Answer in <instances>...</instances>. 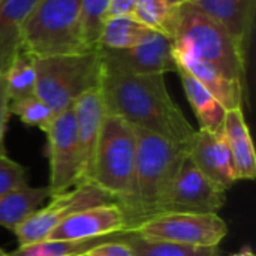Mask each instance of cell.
Segmentation results:
<instances>
[{
	"mask_svg": "<svg viewBox=\"0 0 256 256\" xmlns=\"http://www.w3.org/2000/svg\"><path fill=\"white\" fill-rule=\"evenodd\" d=\"M224 138L232 158L237 180H254L256 177L255 148L242 108L226 111Z\"/></svg>",
	"mask_w": 256,
	"mask_h": 256,
	"instance_id": "obj_17",
	"label": "cell"
},
{
	"mask_svg": "<svg viewBox=\"0 0 256 256\" xmlns=\"http://www.w3.org/2000/svg\"><path fill=\"white\" fill-rule=\"evenodd\" d=\"M188 100L198 118L200 130L212 134H222L226 110L214 99V96L190 74L183 69H177Z\"/></svg>",
	"mask_w": 256,
	"mask_h": 256,
	"instance_id": "obj_19",
	"label": "cell"
},
{
	"mask_svg": "<svg viewBox=\"0 0 256 256\" xmlns=\"http://www.w3.org/2000/svg\"><path fill=\"white\" fill-rule=\"evenodd\" d=\"M177 6H171L166 0H136L132 18L144 27L172 39L176 33Z\"/></svg>",
	"mask_w": 256,
	"mask_h": 256,
	"instance_id": "obj_25",
	"label": "cell"
},
{
	"mask_svg": "<svg viewBox=\"0 0 256 256\" xmlns=\"http://www.w3.org/2000/svg\"><path fill=\"white\" fill-rule=\"evenodd\" d=\"M34 94L56 114L74 106L86 92L100 86L104 66L98 50L34 57Z\"/></svg>",
	"mask_w": 256,
	"mask_h": 256,
	"instance_id": "obj_5",
	"label": "cell"
},
{
	"mask_svg": "<svg viewBox=\"0 0 256 256\" xmlns=\"http://www.w3.org/2000/svg\"><path fill=\"white\" fill-rule=\"evenodd\" d=\"M26 184L27 170L8 154H0V198Z\"/></svg>",
	"mask_w": 256,
	"mask_h": 256,
	"instance_id": "obj_28",
	"label": "cell"
},
{
	"mask_svg": "<svg viewBox=\"0 0 256 256\" xmlns=\"http://www.w3.org/2000/svg\"><path fill=\"white\" fill-rule=\"evenodd\" d=\"M172 40L176 48L214 66L226 78L240 82L244 81L246 54L219 22L190 0L177 6Z\"/></svg>",
	"mask_w": 256,
	"mask_h": 256,
	"instance_id": "obj_4",
	"label": "cell"
},
{
	"mask_svg": "<svg viewBox=\"0 0 256 256\" xmlns=\"http://www.w3.org/2000/svg\"><path fill=\"white\" fill-rule=\"evenodd\" d=\"M78 150H80V184L88 183L93 171L94 154L99 142L104 118L106 116L100 86L81 94L74 104Z\"/></svg>",
	"mask_w": 256,
	"mask_h": 256,
	"instance_id": "obj_12",
	"label": "cell"
},
{
	"mask_svg": "<svg viewBox=\"0 0 256 256\" xmlns=\"http://www.w3.org/2000/svg\"><path fill=\"white\" fill-rule=\"evenodd\" d=\"M130 231L153 240L196 248H218L228 236V226L218 213L165 212L152 216Z\"/></svg>",
	"mask_w": 256,
	"mask_h": 256,
	"instance_id": "obj_7",
	"label": "cell"
},
{
	"mask_svg": "<svg viewBox=\"0 0 256 256\" xmlns=\"http://www.w3.org/2000/svg\"><path fill=\"white\" fill-rule=\"evenodd\" d=\"M136 0H111L108 9V18L111 16H132Z\"/></svg>",
	"mask_w": 256,
	"mask_h": 256,
	"instance_id": "obj_31",
	"label": "cell"
},
{
	"mask_svg": "<svg viewBox=\"0 0 256 256\" xmlns=\"http://www.w3.org/2000/svg\"><path fill=\"white\" fill-rule=\"evenodd\" d=\"M174 40L164 33H152L138 45L126 50L98 48L102 66L108 70L128 74H165L177 72L172 57Z\"/></svg>",
	"mask_w": 256,
	"mask_h": 256,
	"instance_id": "obj_10",
	"label": "cell"
},
{
	"mask_svg": "<svg viewBox=\"0 0 256 256\" xmlns=\"http://www.w3.org/2000/svg\"><path fill=\"white\" fill-rule=\"evenodd\" d=\"M188 156L196 168L220 189L228 190L237 182L224 132L212 134L207 130H196L188 148Z\"/></svg>",
	"mask_w": 256,
	"mask_h": 256,
	"instance_id": "obj_14",
	"label": "cell"
},
{
	"mask_svg": "<svg viewBox=\"0 0 256 256\" xmlns=\"http://www.w3.org/2000/svg\"><path fill=\"white\" fill-rule=\"evenodd\" d=\"M171 6H177V4H180V3H183V2H186V0H166Z\"/></svg>",
	"mask_w": 256,
	"mask_h": 256,
	"instance_id": "obj_33",
	"label": "cell"
},
{
	"mask_svg": "<svg viewBox=\"0 0 256 256\" xmlns=\"http://www.w3.org/2000/svg\"><path fill=\"white\" fill-rule=\"evenodd\" d=\"M39 0H4L0 4V75L6 72L21 46L26 18Z\"/></svg>",
	"mask_w": 256,
	"mask_h": 256,
	"instance_id": "obj_18",
	"label": "cell"
},
{
	"mask_svg": "<svg viewBox=\"0 0 256 256\" xmlns=\"http://www.w3.org/2000/svg\"><path fill=\"white\" fill-rule=\"evenodd\" d=\"M123 232L111 234L99 238H90V240H48L46 238L28 246L18 248L16 250L6 254L4 256H82L102 243L118 240L123 236Z\"/></svg>",
	"mask_w": 256,
	"mask_h": 256,
	"instance_id": "obj_21",
	"label": "cell"
},
{
	"mask_svg": "<svg viewBox=\"0 0 256 256\" xmlns=\"http://www.w3.org/2000/svg\"><path fill=\"white\" fill-rule=\"evenodd\" d=\"M128 231L123 210L116 204H104L78 212L64 219L48 240H90ZM45 238V240H46Z\"/></svg>",
	"mask_w": 256,
	"mask_h": 256,
	"instance_id": "obj_13",
	"label": "cell"
},
{
	"mask_svg": "<svg viewBox=\"0 0 256 256\" xmlns=\"http://www.w3.org/2000/svg\"><path fill=\"white\" fill-rule=\"evenodd\" d=\"M51 198L48 188H32L28 184L0 198V226L14 231L24 219L34 213Z\"/></svg>",
	"mask_w": 256,
	"mask_h": 256,
	"instance_id": "obj_20",
	"label": "cell"
},
{
	"mask_svg": "<svg viewBox=\"0 0 256 256\" xmlns=\"http://www.w3.org/2000/svg\"><path fill=\"white\" fill-rule=\"evenodd\" d=\"M122 240L132 249L134 256H219L218 248H196L153 240L146 238L134 231H126Z\"/></svg>",
	"mask_w": 256,
	"mask_h": 256,
	"instance_id": "obj_22",
	"label": "cell"
},
{
	"mask_svg": "<svg viewBox=\"0 0 256 256\" xmlns=\"http://www.w3.org/2000/svg\"><path fill=\"white\" fill-rule=\"evenodd\" d=\"M3 78L9 104L33 96L36 87L34 57L24 48H21L14 57L9 68L6 69V72L3 74Z\"/></svg>",
	"mask_w": 256,
	"mask_h": 256,
	"instance_id": "obj_24",
	"label": "cell"
},
{
	"mask_svg": "<svg viewBox=\"0 0 256 256\" xmlns=\"http://www.w3.org/2000/svg\"><path fill=\"white\" fill-rule=\"evenodd\" d=\"M190 2H198V0H190Z\"/></svg>",
	"mask_w": 256,
	"mask_h": 256,
	"instance_id": "obj_36",
	"label": "cell"
},
{
	"mask_svg": "<svg viewBox=\"0 0 256 256\" xmlns=\"http://www.w3.org/2000/svg\"><path fill=\"white\" fill-rule=\"evenodd\" d=\"M100 92L106 114L189 148L196 130L171 98L164 74H128L104 68Z\"/></svg>",
	"mask_w": 256,
	"mask_h": 256,
	"instance_id": "obj_1",
	"label": "cell"
},
{
	"mask_svg": "<svg viewBox=\"0 0 256 256\" xmlns=\"http://www.w3.org/2000/svg\"><path fill=\"white\" fill-rule=\"evenodd\" d=\"M252 2H254V0H252Z\"/></svg>",
	"mask_w": 256,
	"mask_h": 256,
	"instance_id": "obj_38",
	"label": "cell"
},
{
	"mask_svg": "<svg viewBox=\"0 0 256 256\" xmlns=\"http://www.w3.org/2000/svg\"><path fill=\"white\" fill-rule=\"evenodd\" d=\"M82 256H86V255H82Z\"/></svg>",
	"mask_w": 256,
	"mask_h": 256,
	"instance_id": "obj_37",
	"label": "cell"
},
{
	"mask_svg": "<svg viewBox=\"0 0 256 256\" xmlns=\"http://www.w3.org/2000/svg\"><path fill=\"white\" fill-rule=\"evenodd\" d=\"M230 256H255V254L252 252V249H250L249 246H244V248H242L238 252H236V254H232V255Z\"/></svg>",
	"mask_w": 256,
	"mask_h": 256,
	"instance_id": "obj_32",
	"label": "cell"
},
{
	"mask_svg": "<svg viewBox=\"0 0 256 256\" xmlns=\"http://www.w3.org/2000/svg\"><path fill=\"white\" fill-rule=\"evenodd\" d=\"M6 255V252L3 250V249H0V256H4Z\"/></svg>",
	"mask_w": 256,
	"mask_h": 256,
	"instance_id": "obj_34",
	"label": "cell"
},
{
	"mask_svg": "<svg viewBox=\"0 0 256 256\" xmlns=\"http://www.w3.org/2000/svg\"><path fill=\"white\" fill-rule=\"evenodd\" d=\"M226 202V190L207 178L186 154L176 177L166 212L218 213Z\"/></svg>",
	"mask_w": 256,
	"mask_h": 256,
	"instance_id": "obj_11",
	"label": "cell"
},
{
	"mask_svg": "<svg viewBox=\"0 0 256 256\" xmlns=\"http://www.w3.org/2000/svg\"><path fill=\"white\" fill-rule=\"evenodd\" d=\"M3 2H4V0H0V4H2V3H3Z\"/></svg>",
	"mask_w": 256,
	"mask_h": 256,
	"instance_id": "obj_35",
	"label": "cell"
},
{
	"mask_svg": "<svg viewBox=\"0 0 256 256\" xmlns=\"http://www.w3.org/2000/svg\"><path fill=\"white\" fill-rule=\"evenodd\" d=\"M50 200L48 206L38 208L12 231L20 243L18 248L45 240L64 219L78 212L114 202L106 192L93 183L76 184L66 192L51 196Z\"/></svg>",
	"mask_w": 256,
	"mask_h": 256,
	"instance_id": "obj_8",
	"label": "cell"
},
{
	"mask_svg": "<svg viewBox=\"0 0 256 256\" xmlns=\"http://www.w3.org/2000/svg\"><path fill=\"white\" fill-rule=\"evenodd\" d=\"M80 14L81 0H39L22 24L21 46L38 58L92 51L81 38Z\"/></svg>",
	"mask_w": 256,
	"mask_h": 256,
	"instance_id": "obj_6",
	"label": "cell"
},
{
	"mask_svg": "<svg viewBox=\"0 0 256 256\" xmlns=\"http://www.w3.org/2000/svg\"><path fill=\"white\" fill-rule=\"evenodd\" d=\"M9 112L18 116L24 124L39 128L40 130H44L56 116V112L36 94L16 102H10Z\"/></svg>",
	"mask_w": 256,
	"mask_h": 256,
	"instance_id": "obj_27",
	"label": "cell"
},
{
	"mask_svg": "<svg viewBox=\"0 0 256 256\" xmlns=\"http://www.w3.org/2000/svg\"><path fill=\"white\" fill-rule=\"evenodd\" d=\"M152 33L150 28L140 24L132 16H111L106 18L98 48L126 50L138 45Z\"/></svg>",
	"mask_w": 256,
	"mask_h": 256,
	"instance_id": "obj_23",
	"label": "cell"
},
{
	"mask_svg": "<svg viewBox=\"0 0 256 256\" xmlns=\"http://www.w3.org/2000/svg\"><path fill=\"white\" fill-rule=\"evenodd\" d=\"M136 138L130 123L106 114L102 123L88 183L106 192L123 210L128 231L135 213Z\"/></svg>",
	"mask_w": 256,
	"mask_h": 256,
	"instance_id": "obj_3",
	"label": "cell"
},
{
	"mask_svg": "<svg viewBox=\"0 0 256 256\" xmlns=\"http://www.w3.org/2000/svg\"><path fill=\"white\" fill-rule=\"evenodd\" d=\"M136 138L135 159V213L129 231L140 222L165 213L168 200L188 154L180 144L150 130L134 126Z\"/></svg>",
	"mask_w": 256,
	"mask_h": 256,
	"instance_id": "obj_2",
	"label": "cell"
},
{
	"mask_svg": "<svg viewBox=\"0 0 256 256\" xmlns=\"http://www.w3.org/2000/svg\"><path fill=\"white\" fill-rule=\"evenodd\" d=\"M194 3L219 22L246 54L252 27V0H198Z\"/></svg>",
	"mask_w": 256,
	"mask_h": 256,
	"instance_id": "obj_16",
	"label": "cell"
},
{
	"mask_svg": "<svg viewBox=\"0 0 256 256\" xmlns=\"http://www.w3.org/2000/svg\"><path fill=\"white\" fill-rule=\"evenodd\" d=\"M9 98L6 92V84L3 75H0V154H6L4 150V132L9 118Z\"/></svg>",
	"mask_w": 256,
	"mask_h": 256,
	"instance_id": "obj_30",
	"label": "cell"
},
{
	"mask_svg": "<svg viewBox=\"0 0 256 256\" xmlns=\"http://www.w3.org/2000/svg\"><path fill=\"white\" fill-rule=\"evenodd\" d=\"M111 0H81V38L87 50H98Z\"/></svg>",
	"mask_w": 256,
	"mask_h": 256,
	"instance_id": "obj_26",
	"label": "cell"
},
{
	"mask_svg": "<svg viewBox=\"0 0 256 256\" xmlns=\"http://www.w3.org/2000/svg\"><path fill=\"white\" fill-rule=\"evenodd\" d=\"M172 57L177 69H183L196 78L226 111L242 108L243 82L226 78L214 66L201 62L176 46H172Z\"/></svg>",
	"mask_w": 256,
	"mask_h": 256,
	"instance_id": "obj_15",
	"label": "cell"
},
{
	"mask_svg": "<svg viewBox=\"0 0 256 256\" xmlns=\"http://www.w3.org/2000/svg\"><path fill=\"white\" fill-rule=\"evenodd\" d=\"M122 237L118 240L106 242L93 248L92 250L86 254V256H134L132 249L122 240Z\"/></svg>",
	"mask_w": 256,
	"mask_h": 256,
	"instance_id": "obj_29",
	"label": "cell"
},
{
	"mask_svg": "<svg viewBox=\"0 0 256 256\" xmlns=\"http://www.w3.org/2000/svg\"><path fill=\"white\" fill-rule=\"evenodd\" d=\"M44 132L50 162V183L46 188L54 196L80 184V150L74 106L57 112Z\"/></svg>",
	"mask_w": 256,
	"mask_h": 256,
	"instance_id": "obj_9",
	"label": "cell"
}]
</instances>
